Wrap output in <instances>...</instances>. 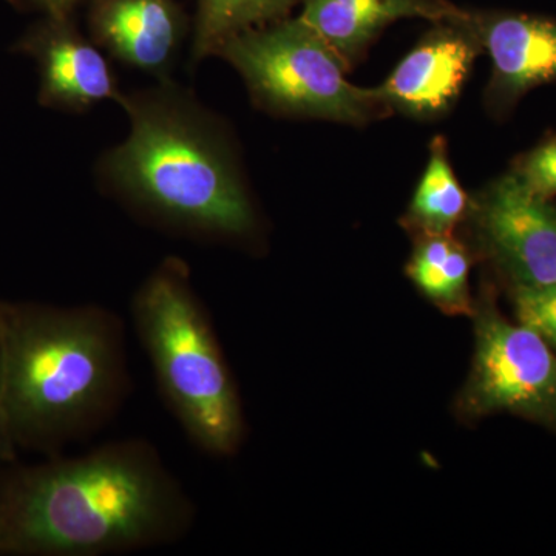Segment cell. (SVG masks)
I'll use <instances>...</instances> for the list:
<instances>
[{
	"instance_id": "obj_1",
	"label": "cell",
	"mask_w": 556,
	"mask_h": 556,
	"mask_svg": "<svg viewBox=\"0 0 556 556\" xmlns=\"http://www.w3.org/2000/svg\"><path fill=\"white\" fill-rule=\"evenodd\" d=\"M195 504L142 439L0 470V555L102 556L185 538Z\"/></svg>"
},
{
	"instance_id": "obj_2",
	"label": "cell",
	"mask_w": 556,
	"mask_h": 556,
	"mask_svg": "<svg viewBox=\"0 0 556 556\" xmlns=\"http://www.w3.org/2000/svg\"><path fill=\"white\" fill-rule=\"evenodd\" d=\"M126 353L124 321L102 306L0 300V460L101 430L129 393Z\"/></svg>"
},
{
	"instance_id": "obj_3",
	"label": "cell",
	"mask_w": 556,
	"mask_h": 556,
	"mask_svg": "<svg viewBox=\"0 0 556 556\" xmlns=\"http://www.w3.org/2000/svg\"><path fill=\"white\" fill-rule=\"evenodd\" d=\"M130 134L101 175L156 225L203 240H244L257 214L222 124L185 90L164 84L123 94Z\"/></svg>"
},
{
	"instance_id": "obj_4",
	"label": "cell",
	"mask_w": 556,
	"mask_h": 556,
	"mask_svg": "<svg viewBox=\"0 0 556 556\" xmlns=\"http://www.w3.org/2000/svg\"><path fill=\"white\" fill-rule=\"evenodd\" d=\"M131 320L164 404L208 456H232L244 437L243 409L211 314L185 260L167 257L135 292Z\"/></svg>"
},
{
	"instance_id": "obj_5",
	"label": "cell",
	"mask_w": 556,
	"mask_h": 556,
	"mask_svg": "<svg viewBox=\"0 0 556 556\" xmlns=\"http://www.w3.org/2000/svg\"><path fill=\"white\" fill-rule=\"evenodd\" d=\"M218 54L274 112L364 123L386 105L376 89H361L345 78V64L300 17L241 31Z\"/></svg>"
},
{
	"instance_id": "obj_6",
	"label": "cell",
	"mask_w": 556,
	"mask_h": 556,
	"mask_svg": "<svg viewBox=\"0 0 556 556\" xmlns=\"http://www.w3.org/2000/svg\"><path fill=\"white\" fill-rule=\"evenodd\" d=\"M473 368L459 397L460 415L508 412L556 431V356L533 329L501 316L492 300L475 305Z\"/></svg>"
},
{
	"instance_id": "obj_7",
	"label": "cell",
	"mask_w": 556,
	"mask_h": 556,
	"mask_svg": "<svg viewBox=\"0 0 556 556\" xmlns=\"http://www.w3.org/2000/svg\"><path fill=\"white\" fill-rule=\"evenodd\" d=\"M479 241L517 289L556 285V206L517 175L497 179L473 204Z\"/></svg>"
},
{
	"instance_id": "obj_8",
	"label": "cell",
	"mask_w": 556,
	"mask_h": 556,
	"mask_svg": "<svg viewBox=\"0 0 556 556\" xmlns=\"http://www.w3.org/2000/svg\"><path fill=\"white\" fill-rule=\"evenodd\" d=\"M16 50L38 64L39 101L46 108L84 112L123 97L98 43L87 39L72 17H46L27 31Z\"/></svg>"
},
{
	"instance_id": "obj_9",
	"label": "cell",
	"mask_w": 556,
	"mask_h": 556,
	"mask_svg": "<svg viewBox=\"0 0 556 556\" xmlns=\"http://www.w3.org/2000/svg\"><path fill=\"white\" fill-rule=\"evenodd\" d=\"M481 49L467 25L445 24L409 51L376 91L386 105L439 115L455 102Z\"/></svg>"
},
{
	"instance_id": "obj_10",
	"label": "cell",
	"mask_w": 556,
	"mask_h": 556,
	"mask_svg": "<svg viewBox=\"0 0 556 556\" xmlns=\"http://www.w3.org/2000/svg\"><path fill=\"white\" fill-rule=\"evenodd\" d=\"M90 31L113 58L166 78L188 33L175 0H91Z\"/></svg>"
},
{
	"instance_id": "obj_11",
	"label": "cell",
	"mask_w": 556,
	"mask_h": 556,
	"mask_svg": "<svg viewBox=\"0 0 556 556\" xmlns=\"http://www.w3.org/2000/svg\"><path fill=\"white\" fill-rule=\"evenodd\" d=\"M475 31L493 65L492 91L511 104L556 79V21L521 13H471Z\"/></svg>"
},
{
	"instance_id": "obj_12",
	"label": "cell",
	"mask_w": 556,
	"mask_h": 556,
	"mask_svg": "<svg viewBox=\"0 0 556 556\" xmlns=\"http://www.w3.org/2000/svg\"><path fill=\"white\" fill-rule=\"evenodd\" d=\"M299 17L345 64L393 22L420 17L438 24L468 25L471 13L447 0H303Z\"/></svg>"
},
{
	"instance_id": "obj_13",
	"label": "cell",
	"mask_w": 556,
	"mask_h": 556,
	"mask_svg": "<svg viewBox=\"0 0 556 556\" xmlns=\"http://www.w3.org/2000/svg\"><path fill=\"white\" fill-rule=\"evenodd\" d=\"M471 258L453 233L419 236L407 266L413 283L450 316H473L470 295Z\"/></svg>"
},
{
	"instance_id": "obj_14",
	"label": "cell",
	"mask_w": 556,
	"mask_h": 556,
	"mask_svg": "<svg viewBox=\"0 0 556 556\" xmlns=\"http://www.w3.org/2000/svg\"><path fill=\"white\" fill-rule=\"evenodd\" d=\"M470 211L466 190L450 166L447 146L442 138L431 144L427 169L417 185L407 212V226L419 236L453 233Z\"/></svg>"
},
{
	"instance_id": "obj_15",
	"label": "cell",
	"mask_w": 556,
	"mask_h": 556,
	"mask_svg": "<svg viewBox=\"0 0 556 556\" xmlns=\"http://www.w3.org/2000/svg\"><path fill=\"white\" fill-rule=\"evenodd\" d=\"M303 0H197L193 61L218 54L226 40L280 21Z\"/></svg>"
},
{
	"instance_id": "obj_16",
	"label": "cell",
	"mask_w": 556,
	"mask_h": 556,
	"mask_svg": "<svg viewBox=\"0 0 556 556\" xmlns=\"http://www.w3.org/2000/svg\"><path fill=\"white\" fill-rule=\"evenodd\" d=\"M518 324L533 329L556 350V285L514 291Z\"/></svg>"
},
{
	"instance_id": "obj_17",
	"label": "cell",
	"mask_w": 556,
	"mask_h": 556,
	"mask_svg": "<svg viewBox=\"0 0 556 556\" xmlns=\"http://www.w3.org/2000/svg\"><path fill=\"white\" fill-rule=\"evenodd\" d=\"M515 175L527 189L543 199L556 197V138L533 150L519 164Z\"/></svg>"
},
{
	"instance_id": "obj_18",
	"label": "cell",
	"mask_w": 556,
	"mask_h": 556,
	"mask_svg": "<svg viewBox=\"0 0 556 556\" xmlns=\"http://www.w3.org/2000/svg\"><path fill=\"white\" fill-rule=\"evenodd\" d=\"M24 10L40 11L46 17H72L80 3L86 0H10Z\"/></svg>"
}]
</instances>
